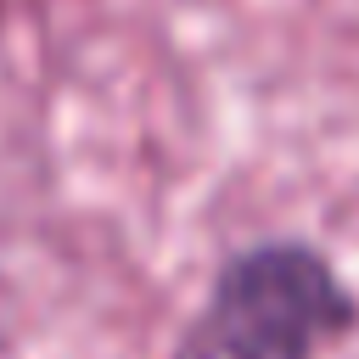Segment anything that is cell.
<instances>
[{
    "instance_id": "1",
    "label": "cell",
    "mask_w": 359,
    "mask_h": 359,
    "mask_svg": "<svg viewBox=\"0 0 359 359\" xmlns=\"http://www.w3.org/2000/svg\"><path fill=\"white\" fill-rule=\"evenodd\" d=\"M359 325V297L337 264L297 236L230 252L185 320L168 359H320Z\"/></svg>"
}]
</instances>
